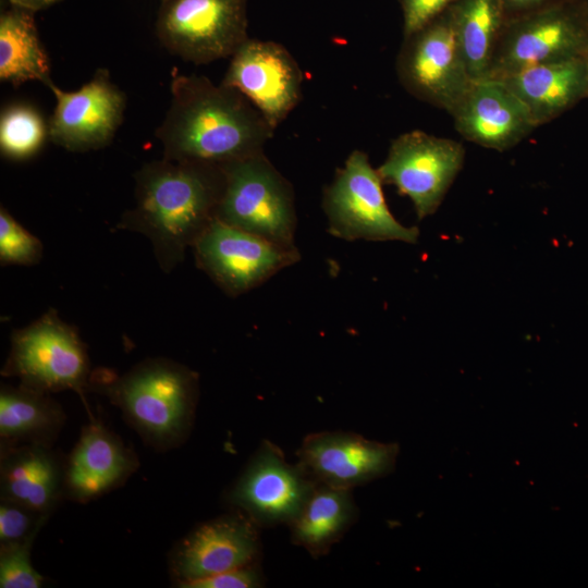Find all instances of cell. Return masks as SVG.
<instances>
[{
	"label": "cell",
	"instance_id": "ba28073f",
	"mask_svg": "<svg viewBox=\"0 0 588 588\" xmlns=\"http://www.w3.org/2000/svg\"><path fill=\"white\" fill-rule=\"evenodd\" d=\"M397 75L414 97L450 114L473 79L461 52L450 9L405 37Z\"/></svg>",
	"mask_w": 588,
	"mask_h": 588
},
{
	"label": "cell",
	"instance_id": "d6a6232c",
	"mask_svg": "<svg viewBox=\"0 0 588 588\" xmlns=\"http://www.w3.org/2000/svg\"><path fill=\"white\" fill-rule=\"evenodd\" d=\"M586 25L588 26V0L585 1L584 12L581 13Z\"/></svg>",
	"mask_w": 588,
	"mask_h": 588
},
{
	"label": "cell",
	"instance_id": "5bb4252c",
	"mask_svg": "<svg viewBox=\"0 0 588 588\" xmlns=\"http://www.w3.org/2000/svg\"><path fill=\"white\" fill-rule=\"evenodd\" d=\"M261 554L259 527L234 511L205 522L173 548L170 569L177 586L237 567L258 563Z\"/></svg>",
	"mask_w": 588,
	"mask_h": 588
},
{
	"label": "cell",
	"instance_id": "277c9868",
	"mask_svg": "<svg viewBox=\"0 0 588 588\" xmlns=\"http://www.w3.org/2000/svg\"><path fill=\"white\" fill-rule=\"evenodd\" d=\"M1 375L49 394L72 390L87 407L85 392L91 377L87 347L77 330L52 308L12 333Z\"/></svg>",
	"mask_w": 588,
	"mask_h": 588
},
{
	"label": "cell",
	"instance_id": "4316f807",
	"mask_svg": "<svg viewBox=\"0 0 588 588\" xmlns=\"http://www.w3.org/2000/svg\"><path fill=\"white\" fill-rule=\"evenodd\" d=\"M49 515L17 502L0 501V548L34 542Z\"/></svg>",
	"mask_w": 588,
	"mask_h": 588
},
{
	"label": "cell",
	"instance_id": "f546056e",
	"mask_svg": "<svg viewBox=\"0 0 588 588\" xmlns=\"http://www.w3.org/2000/svg\"><path fill=\"white\" fill-rule=\"evenodd\" d=\"M403 10L404 37L416 33L457 0H400Z\"/></svg>",
	"mask_w": 588,
	"mask_h": 588
},
{
	"label": "cell",
	"instance_id": "52a82bcc",
	"mask_svg": "<svg viewBox=\"0 0 588 588\" xmlns=\"http://www.w3.org/2000/svg\"><path fill=\"white\" fill-rule=\"evenodd\" d=\"M156 35L186 62L231 58L248 39L246 0H161Z\"/></svg>",
	"mask_w": 588,
	"mask_h": 588
},
{
	"label": "cell",
	"instance_id": "6da1fadb",
	"mask_svg": "<svg viewBox=\"0 0 588 588\" xmlns=\"http://www.w3.org/2000/svg\"><path fill=\"white\" fill-rule=\"evenodd\" d=\"M156 131L163 157L216 166L264 152L274 128L237 89L201 75L174 74Z\"/></svg>",
	"mask_w": 588,
	"mask_h": 588
},
{
	"label": "cell",
	"instance_id": "8fae6325",
	"mask_svg": "<svg viewBox=\"0 0 588 588\" xmlns=\"http://www.w3.org/2000/svg\"><path fill=\"white\" fill-rule=\"evenodd\" d=\"M465 149L460 142L422 131L399 135L377 169L382 183L407 196L418 220L433 215L461 171Z\"/></svg>",
	"mask_w": 588,
	"mask_h": 588
},
{
	"label": "cell",
	"instance_id": "cb8c5ba5",
	"mask_svg": "<svg viewBox=\"0 0 588 588\" xmlns=\"http://www.w3.org/2000/svg\"><path fill=\"white\" fill-rule=\"evenodd\" d=\"M456 39L473 81L488 77L505 24L502 0H457L450 8Z\"/></svg>",
	"mask_w": 588,
	"mask_h": 588
},
{
	"label": "cell",
	"instance_id": "7c38bea8",
	"mask_svg": "<svg viewBox=\"0 0 588 588\" xmlns=\"http://www.w3.org/2000/svg\"><path fill=\"white\" fill-rule=\"evenodd\" d=\"M588 42L581 13L550 4L505 22L488 77H502L532 65L579 57Z\"/></svg>",
	"mask_w": 588,
	"mask_h": 588
},
{
	"label": "cell",
	"instance_id": "836d02e7",
	"mask_svg": "<svg viewBox=\"0 0 588 588\" xmlns=\"http://www.w3.org/2000/svg\"><path fill=\"white\" fill-rule=\"evenodd\" d=\"M584 60H585V64H586V70H587V78H588V42H587V46H586V49L584 51Z\"/></svg>",
	"mask_w": 588,
	"mask_h": 588
},
{
	"label": "cell",
	"instance_id": "d4e9b609",
	"mask_svg": "<svg viewBox=\"0 0 588 588\" xmlns=\"http://www.w3.org/2000/svg\"><path fill=\"white\" fill-rule=\"evenodd\" d=\"M48 138V122L33 106L16 102L1 110L0 152L4 158L27 160L42 148Z\"/></svg>",
	"mask_w": 588,
	"mask_h": 588
},
{
	"label": "cell",
	"instance_id": "ffe728a7",
	"mask_svg": "<svg viewBox=\"0 0 588 588\" xmlns=\"http://www.w3.org/2000/svg\"><path fill=\"white\" fill-rule=\"evenodd\" d=\"M498 78L523 101L538 126L588 95L583 56L532 65Z\"/></svg>",
	"mask_w": 588,
	"mask_h": 588
},
{
	"label": "cell",
	"instance_id": "83f0119b",
	"mask_svg": "<svg viewBox=\"0 0 588 588\" xmlns=\"http://www.w3.org/2000/svg\"><path fill=\"white\" fill-rule=\"evenodd\" d=\"M33 542L0 548V587L39 588L44 577L30 562Z\"/></svg>",
	"mask_w": 588,
	"mask_h": 588
},
{
	"label": "cell",
	"instance_id": "2e32d148",
	"mask_svg": "<svg viewBox=\"0 0 588 588\" xmlns=\"http://www.w3.org/2000/svg\"><path fill=\"white\" fill-rule=\"evenodd\" d=\"M397 455L396 443L348 431L309 433L296 452L297 462L318 483L347 490L391 473Z\"/></svg>",
	"mask_w": 588,
	"mask_h": 588
},
{
	"label": "cell",
	"instance_id": "5b68a950",
	"mask_svg": "<svg viewBox=\"0 0 588 588\" xmlns=\"http://www.w3.org/2000/svg\"><path fill=\"white\" fill-rule=\"evenodd\" d=\"M222 168L224 188L216 219L278 244L295 245L294 191L265 154Z\"/></svg>",
	"mask_w": 588,
	"mask_h": 588
},
{
	"label": "cell",
	"instance_id": "603a6c76",
	"mask_svg": "<svg viewBox=\"0 0 588 588\" xmlns=\"http://www.w3.org/2000/svg\"><path fill=\"white\" fill-rule=\"evenodd\" d=\"M49 56L39 38L35 12L10 5L0 14V79L13 86L51 79Z\"/></svg>",
	"mask_w": 588,
	"mask_h": 588
},
{
	"label": "cell",
	"instance_id": "44dd1931",
	"mask_svg": "<svg viewBox=\"0 0 588 588\" xmlns=\"http://www.w3.org/2000/svg\"><path fill=\"white\" fill-rule=\"evenodd\" d=\"M66 416L49 393L17 387L0 389V448L21 444L52 445Z\"/></svg>",
	"mask_w": 588,
	"mask_h": 588
},
{
	"label": "cell",
	"instance_id": "4fadbf2b",
	"mask_svg": "<svg viewBox=\"0 0 588 588\" xmlns=\"http://www.w3.org/2000/svg\"><path fill=\"white\" fill-rule=\"evenodd\" d=\"M56 98L48 121L49 139L72 152H86L108 146L120 128L126 108L124 93L106 69H97L79 89L66 91L51 83Z\"/></svg>",
	"mask_w": 588,
	"mask_h": 588
},
{
	"label": "cell",
	"instance_id": "7402d4cb",
	"mask_svg": "<svg viewBox=\"0 0 588 588\" xmlns=\"http://www.w3.org/2000/svg\"><path fill=\"white\" fill-rule=\"evenodd\" d=\"M358 516L352 490L318 483L289 525L291 540L318 559L342 539Z\"/></svg>",
	"mask_w": 588,
	"mask_h": 588
},
{
	"label": "cell",
	"instance_id": "1f68e13d",
	"mask_svg": "<svg viewBox=\"0 0 588 588\" xmlns=\"http://www.w3.org/2000/svg\"><path fill=\"white\" fill-rule=\"evenodd\" d=\"M10 5L26 9L33 12L47 9L61 0H8Z\"/></svg>",
	"mask_w": 588,
	"mask_h": 588
},
{
	"label": "cell",
	"instance_id": "d6986e66",
	"mask_svg": "<svg viewBox=\"0 0 588 588\" xmlns=\"http://www.w3.org/2000/svg\"><path fill=\"white\" fill-rule=\"evenodd\" d=\"M1 499L50 515L64 497L65 463L45 444L0 450Z\"/></svg>",
	"mask_w": 588,
	"mask_h": 588
},
{
	"label": "cell",
	"instance_id": "ac0fdd59",
	"mask_svg": "<svg viewBox=\"0 0 588 588\" xmlns=\"http://www.w3.org/2000/svg\"><path fill=\"white\" fill-rule=\"evenodd\" d=\"M138 466L135 452L100 419L91 418L65 462L64 497L90 502L122 486Z\"/></svg>",
	"mask_w": 588,
	"mask_h": 588
},
{
	"label": "cell",
	"instance_id": "30bf717a",
	"mask_svg": "<svg viewBox=\"0 0 588 588\" xmlns=\"http://www.w3.org/2000/svg\"><path fill=\"white\" fill-rule=\"evenodd\" d=\"M199 269L228 295H242L299 261L295 245L274 243L215 220L193 245Z\"/></svg>",
	"mask_w": 588,
	"mask_h": 588
},
{
	"label": "cell",
	"instance_id": "e0dca14e",
	"mask_svg": "<svg viewBox=\"0 0 588 588\" xmlns=\"http://www.w3.org/2000/svg\"><path fill=\"white\" fill-rule=\"evenodd\" d=\"M451 115L465 139L499 151L512 148L538 127L523 101L495 77L473 81Z\"/></svg>",
	"mask_w": 588,
	"mask_h": 588
},
{
	"label": "cell",
	"instance_id": "8992f818",
	"mask_svg": "<svg viewBox=\"0 0 588 588\" xmlns=\"http://www.w3.org/2000/svg\"><path fill=\"white\" fill-rule=\"evenodd\" d=\"M322 208L328 231L345 241L417 243L419 230L405 226L390 211L382 180L362 150H353L324 187Z\"/></svg>",
	"mask_w": 588,
	"mask_h": 588
},
{
	"label": "cell",
	"instance_id": "9c48e42d",
	"mask_svg": "<svg viewBox=\"0 0 588 588\" xmlns=\"http://www.w3.org/2000/svg\"><path fill=\"white\" fill-rule=\"evenodd\" d=\"M318 482L269 440L256 452L226 493V501L259 528L290 525Z\"/></svg>",
	"mask_w": 588,
	"mask_h": 588
},
{
	"label": "cell",
	"instance_id": "3957f363",
	"mask_svg": "<svg viewBox=\"0 0 588 588\" xmlns=\"http://www.w3.org/2000/svg\"><path fill=\"white\" fill-rule=\"evenodd\" d=\"M101 393L150 446L168 451L181 445L195 420L198 373L166 357H149L121 376L91 375L88 390Z\"/></svg>",
	"mask_w": 588,
	"mask_h": 588
},
{
	"label": "cell",
	"instance_id": "7a4b0ae2",
	"mask_svg": "<svg viewBox=\"0 0 588 588\" xmlns=\"http://www.w3.org/2000/svg\"><path fill=\"white\" fill-rule=\"evenodd\" d=\"M223 188L222 166L164 157L146 162L135 173V205L115 228L145 235L170 273L216 220Z\"/></svg>",
	"mask_w": 588,
	"mask_h": 588
},
{
	"label": "cell",
	"instance_id": "484cf974",
	"mask_svg": "<svg viewBox=\"0 0 588 588\" xmlns=\"http://www.w3.org/2000/svg\"><path fill=\"white\" fill-rule=\"evenodd\" d=\"M39 238L27 231L1 206L0 208V264L1 266H34L42 257Z\"/></svg>",
	"mask_w": 588,
	"mask_h": 588
},
{
	"label": "cell",
	"instance_id": "4dcf8cb0",
	"mask_svg": "<svg viewBox=\"0 0 588 588\" xmlns=\"http://www.w3.org/2000/svg\"><path fill=\"white\" fill-rule=\"evenodd\" d=\"M553 0H502L507 14L519 15L539 8L550 5Z\"/></svg>",
	"mask_w": 588,
	"mask_h": 588
},
{
	"label": "cell",
	"instance_id": "9a60e30c",
	"mask_svg": "<svg viewBox=\"0 0 588 588\" xmlns=\"http://www.w3.org/2000/svg\"><path fill=\"white\" fill-rule=\"evenodd\" d=\"M221 83L242 93L275 130L301 100L303 72L282 45L247 39Z\"/></svg>",
	"mask_w": 588,
	"mask_h": 588
},
{
	"label": "cell",
	"instance_id": "f1b7e54d",
	"mask_svg": "<svg viewBox=\"0 0 588 588\" xmlns=\"http://www.w3.org/2000/svg\"><path fill=\"white\" fill-rule=\"evenodd\" d=\"M262 584L264 575L258 562L197 580L186 588H256Z\"/></svg>",
	"mask_w": 588,
	"mask_h": 588
}]
</instances>
